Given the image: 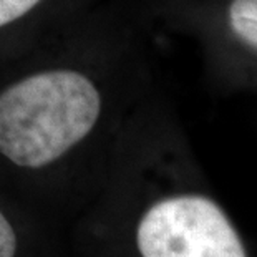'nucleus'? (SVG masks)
I'll list each match as a JSON object with an SVG mask.
<instances>
[{
    "label": "nucleus",
    "mask_w": 257,
    "mask_h": 257,
    "mask_svg": "<svg viewBox=\"0 0 257 257\" xmlns=\"http://www.w3.org/2000/svg\"><path fill=\"white\" fill-rule=\"evenodd\" d=\"M101 96L85 75L50 70L0 93V155L20 168H43L90 135Z\"/></svg>",
    "instance_id": "1"
},
{
    "label": "nucleus",
    "mask_w": 257,
    "mask_h": 257,
    "mask_svg": "<svg viewBox=\"0 0 257 257\" xmlns=\"http://www.w3.org/2000/svg\"><path fill=\"white\" fill-rule=\"evenodd\" d=\"M136 244L143 257H245L224 211L199 194L153 204L138 224Z\"/></svg>",
    "instance_id": "2"
},
{
    "label": "nucleus",
    "mask_w": 257,
    "mask_h": 257,
    "mask_svg": "<svg viewBox=\"0 0 257 257\" xmlns=\"http://www.w3.org/2000/svg\"><path fill=\"white\" fill-rule=\"evenodd\" d=\"M224 19L229 35L249 58L257 78V0H229Z\"/></svg>",
    "instance_id": "3"
},
{
    "label": "nucleus",
    "mask_w": 257,
    "mask_h": 257,
    "mask_svg": "<svg viewBox=\"0 0 257 257\" xmlns=\"http://www.w3.org/2000/svg\"><path fill=\"white\" fill-rule=\"evenodd\" d=\"M38 2L40 0H0V27L24 17Z\"/></svg>",
    "instance_id": "4"
},
{
    "label": "nucleus",
    "mask_w": 257,
    "mask_h": 257,
    "mask_svg": "<svg viewBox=\"0 0 257 257\" xmlns=\"http://www.w3.org/2000/svg\"><path fill=\"white\" fill-rule=\"evenodd\" d=\"M17 252V234L12 224L0 211V257H15Z\"/></svg>",
    "instance_id": "5"
}]
</instances>
